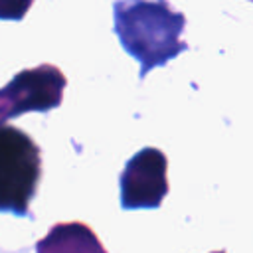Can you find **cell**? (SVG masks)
Segmentation results:
<instances>
[{"instance_id": "obj_5", "label": "cell", "mask_w": 253, "mask_h": 253, "mask_svg": "<svg viewBox=\"0 0 253 253\" xmlns=\"http://www.w3.org/2000/svg\"><path fill=\"white\" fill-rule=\"evenodd\" d=\"M36 253H109L95 231L81 221H63L49 227L36 243Z\"/></svg>"}, {"instance_id": "obj_6", "label": "cell", "mask_w": 253, "mask_h": 253, "mask_svg": "<svg viewBox=\"0 0 253 253\" xmlns=\"http://www.w3.org/2000/svg\"><path fill=\"white\" fill-rule=\"evenodd\" d=\"M34 0H0V20L20 22L30 12Z\"/></svg>"}, {"instance_id": "obj_1", "label": "cell", "mask_w": 253, "mask_h": 253, "mask_svg": "<svg viewBox=\"0 0 253 253\" xmlns=\"http://www.w3.org/2000/svg\"><path fill=\"white\" fill-rule=\"evenodd\" d=\"M115 32L123 47L140 63V77L178 57L188 43L182 40L186 16L166 0H117Z\"/></svg>"}, {"instance_id": "obj_8", "label": "cell", "mask_w": 253, "mask_h": 253, "mask_svg": "<svg viewBox=\"0 0 253 253\" xmlns=\"http://www.w3.org/2000/svg\"><path fill=\"white\" fill-rule=\"evenodd\" d=\"M251 2H253V0H251Z\"/></svg>"}, {"instance_id": "obj_4", "label": "cell", "mask_w": 253, "mask_h": 253, "mask_svg": "<svg viewBox=\"0 0 253 253\" xmlns=\"http://www.w3.org/2000/svg\"><path fill=\"white\" fill-rule=\"evenodd\" d=\"M168 160L154 146L138 150L125 164L119 186L125 210H156L168 194Z\"/></svg>"}, {"instance_id": "obj_2", "label": "cell", "mask_w": 253, "mask_h": 253, "mask_svg": "<svg viewBox=\"0 0 253 253\" xmlns=\"http://www.w3.org/2000/svg\"><path fill=\"white\" fill-rule=\"evenodd\" d=\"M42 180V150L10 125L0 126V211L28 215Z\"/></svg>"}, {"instance_id": "obj_3", "label": "cell", "mask_w": 253, "mask_h": 253, "mask_svg": "<svg viewBox=\"0 0 253 253\" xmlns=\"http://www.w3.org/2000/svg\"><path fill=\"white\" fill-rule=\"evenodd\" d=\"M67 79L63 71L51 63H42L16 73L0 87V126L26 113H47L63 101Z\"/></svg>"}, {"instance_id": "obj_7", "label": "cell", "mask_w": 253, "mask_h": 253, "mask_svg": "<svg viewBox=\"0 0 253 253\" xmlns=\"http://www.w3.org/2000/svg\"><path fill=\"white\" fill-rule=\"evenodd\" d=\"M211 253H225V251H211Z\"/></svg>"}]
</instances>
